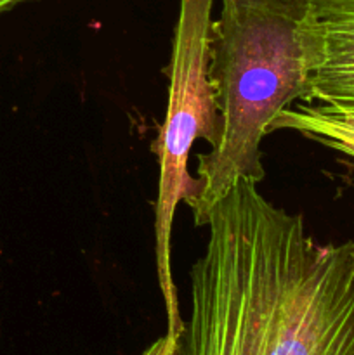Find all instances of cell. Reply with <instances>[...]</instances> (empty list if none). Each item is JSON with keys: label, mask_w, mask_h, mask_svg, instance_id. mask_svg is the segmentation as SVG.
I'll return each instance as SVG.
<instances>
[{"label": "cell", "mask_w": 354, "mask_h": 355, "mask_svg": "<svg viewBox=\"0 0 354 355\" xmlns=\"http://www.w3.org/2000/svg\"><path fill=\"white\" fill-rule=\"evenodd\" d=\"M205 225L180 355H354V241L319 245L246 179Z\"/></svg>", "instance_id": "6da1fadb"}, {"label": "cell", "mask_w": 354, "mask_h": 355, "mask_svg": "<svg viewBox=\"0 0 354 355\" xmlns=\"http://www.w3.org/2000/svg\"><path fill=\"white\" fill-rule=\"evenodd\" d=\"M312 0H222L212 21L208 76L221 111V139L198 155L200 196L194 224L239 179L266 177L260 142L271 121L294 101L307 99L311 78L309 14Z\"/></svg>", "instance_id": "7a4b0ae2"}, {"label": "cell", "mask_w": 354, "mask_h": 355, "mask_svg": "<svg viewBox=\"0 0 354 355\" xmlns=\"http://www.w3.org/2000/svg\"><path fill=\"white\" fill-rule=\"evenodd\" d=\"M214 0H180L169 68V104L158 139L151 144L160 163L155 207L156 276L167 312V331L183 335L184 321L170 267V234L177 205L193 207L200 179H191L187 159L196 139L215 148L221 139V111L208 76Z\"/></svg>", "instance_id": "3957f363"}, {"label": "cell", "mask_w": 354, "mask_h": 355, "mask_svg": "<svg viewBox=\"0 0 354 355\" xmlns=\"http://www.w3.org/2000/svg\"><path fill=\"white\" fill-rule=\"evenodd\" d=\"M311 78L305 104L354 114V0H312Z\"/></svg>", "instance_id": "277c9868"}, {"label": "cell", "mask_w": 354, "mask_h": 355, "mask_svg": "<svg viewBox=\"0 0 354 355\" xmlns=\"http://www.w3.org/2000/svg\"><path fill=\"white\" fill-rule=\"evenodd\" d=\"M281 128L301 132L312 141L354 158V114L333 113L311 104H301L281 110L271 121L267 134Z\"/></svg>", "instance_id": "5b68a950"}, {"label": "cell", "mask_w": 354, "mask_h": 355, "mask_svg": "<svg viewBox=\"0 0 354 355\" xmlns=\"http://www.w3.org/2000/svg\"><path fill=\"white\" fill-rule=\"evenodd\" d=\"M142 355H180V335L167 331L155 343H151Z\"/></svg>", "instance_id": "8992f818"}, {"label": "cell", "mask_w": 354, "mask_h": 355, "mask_svg": "<svg viewBox=\"0 0 354 355\" xmlns=\"http://www.w3.org/2000/svg\"><path fill=\"white\" fill-rule=\"evenodd\" d=\"M31 2V0H0V16H3L6 12L12 10L14 7H17L19 3Z\"/></svg>", "instance_id": "52a82bcc"}]
</instances>
